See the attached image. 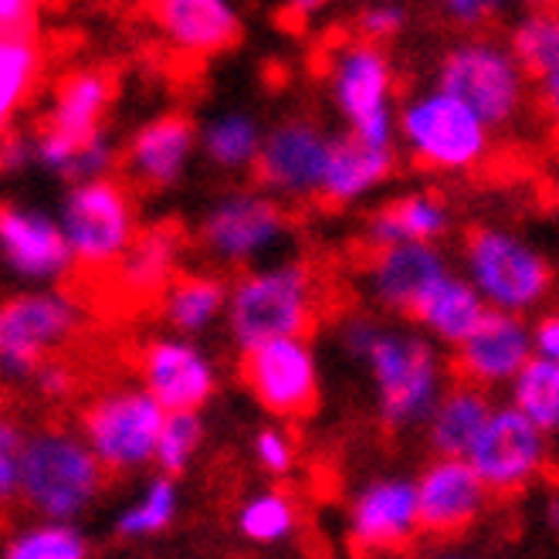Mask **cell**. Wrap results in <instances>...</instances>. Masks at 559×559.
Here are the masks:
<instances>
[{
  "instance_id": "obj_29",
  "label": "cell",
  "mask_w": 559,
  "mask_h": 559,
  "mask_svg": "<svg viewBox=\"0 0 559 559\" xmlns=\"http://www.w3.org/2000/svg\"><path fill=\"white\" fill-rule=\"evenodd\" d=\"M180 261V235L174 227H153V231H140L136 245L122 254V261L112 269L116 288L129 299H150V295H163L177 275Z\"/></svg>"
},
{
  "instance_id": "obj_34",
  "label": "cell",
  "mask_w": 559,
  "mask_h": 559,
  "mask_svg": "<svg viewBox=\"0 0 559 559\" xmlns=\"http://www.w3.org/2000/svg\"><path fill=\"white\" fill-rule=\"evenodd\" d=\"M509 401L533 417L546 435L559 431V359L533 356L509 383Z\"/></svg>"
},
{
  "instance_id": "obj_43",
  "label": "cell",
  "mask_w": 559,
  "mask_h": 559,
  "mask_svg": "<svg viewBox=\"0 0 559 559\" xmlns=\"http://www.w3.org/2000/svg\"><path fill=\"white\" fill-rule=\"evenodd\" d=\"M380 329H383V322H380L377 316H364V312L346 316V319L340 322V349H343L349 359H359V364H364L367 353H370V346H373L377 336H380Z\"/></svg>"
},
{
  "instance_id": "obj_12",
  "label": "cell",
  "mask_w": 559,
  "mask_h": 559,
  "mask_svg": "<svg viewBox=\"0 0 559 559\" xmlns=\"http://www.w3.org/2000/svg\"><path fill=\"white\" fill-rule=\"evenodd\" d=\"M549 457V435L543 427L525 417L512 401L496 404L488 424L481 427L478 441L468 451L472 468L481 475L491 496H519L522 488H530Z\"/></svg>"
},
{
  "instance_id": "obj_13",
  "label": "cell",
  "mask_w": 559,
  "mask_h": 559,
  "mask_svg": "<svg viewBox=\"0 0 559 559\" xmlns=\"http://www.w3.org/2000/svg\"><path fill=\"white\" fill-rule=\"evenodd\" d=\"M251 397L278 420L306 417L319 404V359L309 336H278L241 353Z\"/></svg>"
},
{
  "instance_id": "obj_14",
  "label": "cell",
  "mask_w": 559,
  "mask_h": 559,
  "mask_svg": "<svg viewBox=\"0 0 559 559\" xmlns=\"http://www.w3.org/2000/svg\"><path fill=\"white\" fill-rule=\"evenodd\" d=\"M333 140L336 136L325 133L309 116L275 122L272 129H265V143H261L254 163L258 187H265L282 201H319Z\"/></svg>"
},
{
  "instance_id": "obj_16",
  "label": "cell",
  "mask_w": 559,
  "mask_h": 559,
  "mask_svg": "<svg viewBox=\"0 0 559 559\" xmlns=\"http://www.w3.org/2000/svg\"><path fill=\"white\" fill-rule=\"evenodd\" d=\"M536 356L533 325L519 312L488 309L462 346H454V377L485 390H509L519 370Z\"/></svg>"
},
{
  "instance_id": "obj_38",
  "label": "cell",
  "mask_w": 559,
  "mask_h": 559,
  "mask_svg": "<svg viewBox=\"0 0 559 559\" xmlns=\"http://www.w3.org/2000/svg\"><path fill=\"white\" fill-rule=\"evenodd\" d=\"M407 24V11L397 0H373L364 11L356 14V35L386 45L390 38H397Z\"/></svg>"
},
{
  "instance_id": "obj_8",
  "label": "cell",
  "mask_w": 559,
  "mask_h": 559,
  "mask_svg": "<svg viewBox=\"0 0 559 559\" xmlns=\"http://www.w3.org/2000/svg\"><path fill=\"white\" fill-rule=\"evenodd\" d=\"M167 414L170 411L146 386H109L85 404L79 431L109 475L122 478L156 465V444Z\"/></svg>"
},
{
  "instance_id": "obj_15",
  "label": "cell",
  "mask_w": 559,
  "mask_h": 559,
  "mask_svg": "<svg viewBox=\"0 0 559 559\" xmlns=\"http://www.w3.org/2000/svg\"><path fill=\"white\" fill-rule=\"evenodd\" d=\"M0 254L17 282L38 288L64 282L79 265L61 221L27 204L0 211Z\"/></svg>"
},
{
  "instance_id": "obj_44",
  "label": "cell",
  "mask_w": 559,
  "mask_h": 559,
  "mask_svg": "<svg viewBox=\"0 0 559 559\" xmlns=\"http://www.w3.org/2000/svg\"><path fill=\"white\" fill-rule=\"evenodd\" d=\"M48 0H0V27L4 31H17L27 27L31 17H35Z\"/></svg>"
},
{
  "instance_id": "obj_41",
  "label": "cell",
  "mask_w": 559,
  "mask_h": 559,
  "mask_svg": "<svg viewBox=\"0 0 559 559\" xmlns=\"http://www.w3.org/2000/svg\"><path fill=\"white\" fill-rule=\"evenodd\" d=\"M444 17L465 31H481L488 24H496L502 14H509L519 0H438Z\"/></svg>"
},
{
  "instance_id": "obj_24",
  "label": "cell",
  "mask_w": 559,
  "mask_h": 559,
  "mask_svg": "<svg viewBox=\"0 0 559 559\" xmlns=\"http://www.w3.org/2000/svg\"><path fill=\"white\" fill-rule=\"evenodd\" d=\"M488 309L491 306L481 299L468 275L448 272L424 292V299L411 312V322H417L438 346H462Z\"/></svg>"
},
{
  "instance_id": "obj_26",
  "label": "cell",
  "mask_w": 559,
  "mask_h": 559,
  "mask_svg": "<svg viewBox=\"0 0 559 559\" xmlns=\"http://www.w3.org/2000/svg\"><path fill=\"white\" fill-rule=\"evenodd\" d=\"M451 231V207L438 193H407L377 207L367 221V241L373 248L401 245V241H441Z\"/></svg>"
},
{
  "instance_id": "obj_28",
  "label": "cell",
  "mask_w": 559,
  "mask_h": 559,
  "mask_svg": "<svg viewBox=\"0 0 559 559\" xmlns=\"http://www.w3.org/2000/svg\"><path fill=\"white\" fill-rule=\"evenodd\" d=\"M231 285L214 272H177L159 295V316L180 336H201L227 316Z\"/></svg>"
},
{
  "instance_id": "obj_6",
  "label": "cell",
  "mask_w": 559,
  "mask_h": 559,
  "mask_svg": "<svg viewBox=\"0 0 559 559\" xmlns=\"http://www.w3.org/2000/svg\"><path fill=\"white\" fill-rule=\"evenodd\" d=\"M292 238V217L282 207V197L265 187L227 190L207 207L197 227V248L224 272H245L275 261V254Z\"/></svg>"
},
{
  "instance_id": "obj_46",
  "label": "cell",
  "mask_w": 559,
  "mask_h": 559,
  "mask_svg": "<svg viewBox=\"0 0 559 559\" xmlns=\"http://www.w3.org/2000/svg\"><path fill=\"white\" fill-rule=\"evenodd\" d=\"M533 346H536V356L559 359V312H549L533 325Z\"/></svg>"
},
{
  "instance_id": "obj_37",
  "label": "cell",
  "mask_w": 559,
  "mask_h": 559,
  "mask_svg": "<svg viewBox=\"0 0 559 559\" xmlns=\"http://www.w3.org/2000/svg\"><path fill=\"white\" fill-rule=\"evenodd\" d=\"M204 441V420L197 411H170L163 420L159 444H156V468L167 475H183L193 462V454L201 451Z\"/></svg>"
},
{
  "instance_id": "obj_35",
  "label": "cell",
  "mask_w": 559,
  "mask_h": 559,
  "mask_svg": "<svg viewBox=\"0 0 559 559\" xmlns=\"http://www.w3.org/2000/svg\"><path fill=\"white\" fill-rule=\"evenodd\" d=\"M295 530H299V509H295L292 496L278 488L258 491L238 509V533L254 546L288 543Z\"/></svg>"
},
{
  "instance_id": "obj_49",
  "label": "cell",
  "mask_w": 559,
  "mask_h": 559,
  "mask_svg": "<svg viewBox=\"0 0 559 559\" xmlns=\"http://www.w3.org/2000/svg\"><path fill=\"white\" fill-rule=\"evenodd\" d=\"M525 8H559V0H519Z\"/></svg>"
},
{
  "instance_id": "obj_9",
  "label": "cell",
  "mask_w": 559,
  "mask_h": 559,
  "mask_svg": "<svg viewBox=\"0 0 559 559\" xmlns=\"http://www.w3.org/2000/svg\"><path fill=\"white\" fill-rule=\"evenodd\" d=\"M465 275L491 309L533 312L552 288V265L546 254L506 227H472L465 248Z\"/></svg>"
},
{
  "instance_id": "obj_19",
  "label": "cell",
  "mask_w": 559,
  "mask_h": 559,
  "mask_svg": "<svg viewBox=\"0 0 559 559\" xmlns=\"http://www.w3.org/2000/svg\"><path fill=\"white\" fill-rule=\"evenodd\" d=\"M448 272L451 265L435 241H401L373 248L364 269V288L377 309L411 319L424 292L441 282Z\"/></svg>"
},
{
  "instance_id": "obj_2",
  "label": "cell",
  "mask_w": 559,
  "mask_h": 559,
  "mask_svg": "<svg viewBox=\"0 0 559 559\" xmlns=\"http://www.w3.org/2000/svg\"><path fill=\"white\" fill-rule=\"evenodd\" d=\"M319 309V282L299 258H275L245 269L227 299V333L245 353L265 340L309 336Z\"/></svg>"
},
{
  "instance_id": "obj_27",
  "label": "cell",
  "mask_w": 559,
  "mask_h": 559,
  "mask_svg": "<svg viewBox=\"0 0 559 559\" xmlns=\"http://www.w3.org/2000/svg\"><path fill=\"white\" fill-rule=\"evenodd\" d=\"M109 103H112V79L106 72L98 69L69 72L51 95L45 126L58 129L64 136L88 140L95 133H103Z\"/></svg>"
},
{
  "instance_id": "obj_32",
  "label": "cell",
  "mask_w": 559,
  "mask_h": 559,
  "mask_svg": "<svg viewBox=\"0 0 559 559\" xmlns=\"http://www.w3.org/2000/svg\"><path fill=\"white\" fill-rule=\"evenodd\" d=\"M180 512V491H177V481L174 475L159 472L146 481L143 496L122 509L112 522V533L126 543H143V539H153L159 533H167L174 519Z\"/></svg>"
},
{
  "instance_id": "obj_30",
  "label": "cell",
  "mask_w": 559,
  "mask_h": 559,
  "mask_svg": "<svg viewBox=\"0 0 559 559\" xmlns=\"http://www.w3.org/2000/svg\"><path fill=\"white\" fill-rule=\"evenodd\" d=\"M45 72V48L27 27L4 31L0 38V119H11L31 92L38 88Z\"/></svg>"
},
{
  "instance_id": "obj_39",
  "label": "cell",
  "mask_w": 559,
  "mask_h": 559,
  "mask_svg": "<svg viewBox=\"0 0 559 559\" xmlns=\"http://www.w3.org/2000/svg\"><path fill=\"white\" fill-rule=\"evenodd\" d=\"M24 441L27 431L14 420L0 424V499H17L21 488V462H24Z\"/></svg>"
},
{
  "instance_id": "obj_18",
  "label": "cell",
  "mask_w": 559,
  "mask_h": 559,
  "mask_svg": "<svg viewBox=\"0 0 559 559\" xmlns=\"http://www.w3.org/2000/svg\"><path fill=\"white\" fill-rule=\"evenodd\" d=\"M140 380L167 411H201L217 390V367L190 336L174 333L143 346Z\"/></svg>"
},
{
  "instance_id": "obj_20",
  "label": "cell",
  "mask_w": 559,
  "mask_h": 559,
  "mask_svg": "<svg viewBox=\"0 0 559 559\" xmlns=\"http://www.w3.org/2000/svg\"><path fill=\"white\" fill-rule=\"evenodd\" d=\"M420 536L417 481L377 478L359 488L349 509V539L364 552H393Z\"/></svg>"
},
{
  "instance_id": "obj_47",
  "label": "cell",
  "mask_w": 559,
  "mask_h": 559,
  "mask_svg": "<svg viewBox=\"0 0 559 559\" xmlns=\"http://www.w3.org/2000/svg\"><path fill=\"white\" fill-rule=\"evenodd\" d=\"M325 4L329 0H288V11H292V17L306 21V17H316Z\"/></svg>"
},
{
  "instance_id": "obj_36",
  "label": "cell",
  "mask_w": 559,
  "mask_h": 559,
  "mask_svg": "<svg viewBox=\"0 0 559 559\" xmlns=\"http://www.w3.org/2000/svg\"><path fill=\"white\" fill-rule=\"evenodd\" d=\"M8 559H82L88 556V539L75 522L61 519H38L17 530L8 546Z\"/></svg>"
},
{
  "instance_id": "obj_33",
  "label": "cell",
  "mask_w": 559,
  "mask_h": 559,
  "mask_svg": "<svg viewBox=\"0 0 559 559\" xmlns=\"http://www.w3.org/2000/svg\"><path fill=\"white\" fill-rule=\"evenodd\" d=\"M509 48L533 79L559 69V8H525L509 27Z\"/></svg>"
},
{
  "instance_id": "obj_11",
  "label": "cell",
  "mask_w": 559,
  "mask_h": 559,
  "mask_svg": "<svg viewBox=\"0 0 559 559\" xmlns=\"http://www.w3.org/2000/svg\"><path fill=\"white\" fill-rule=\"evenodd\" d=\"M82 329V306L58 285L21 292L0 309V367L11 383H27Z\"/></svg>"
},
{
  "instance_id": "obj_3",
  "label": "cell",
  "mask_w": 559,
  "mask_h": 559,
  "mask_svg": "<svg viewBox=\"0 0 559 559\" xmlns=\"http://www.w3.org/2000/svg\"><path fill=\"white\" fill-rule=\"evenodd\" d=\"M364 367L373 380L377 417L386 431L397 435L431 420L448 390V367L438 353V343L427 333L383 325Z\"/></svg>"
},
{
  "instance_id": "obj_7",
  "label": "cell",
  "mask_w": 559,
  "mask_h": 559,
  "mask_svg": "<svg viewBox=\"0 0 559 559\" xmlns=\"http://www.w3.org/2000/svg\"><path fill=\"white\" fill-rule=\"evenodd\" d=\"M329 98L349 133L373 146H397V75L380 41L349 38L329 58Z\"/></svg>"
},
{
  "instance_id": "obj_48",
  "label": "cell",
  "mask_w": 559,
  "mask_h": 559,
  "mask_svg": "<svg viewBox=\"0 0 559 559\" xmlns=\"http://www.w3.org/2000/svg\"><path fill=\"white\" fill-rule=\"evenodd\" d=\"M546 522H549V530H552V533H559V496H552V499L546 502Z\"/></svg>"
},
{
  "instance_id": "obj_31",
  "label": "cell",
  "mask_w": 559,
  "mask_h": 559,
  "mask_svg": "<svg viewBox=\"0 0 559 559\" xmlns=\"http://www.w3.org/2000/svg\"><path fill=\"white\" fill-rule=\"evenodd\" d=\"M261 143H265V129L248 112H221L201 129V150L217 170L241 174L254 170Z\"/></svg>"
},
{
  "instance_id": "obj_21",
  "label": "cell",
  "mask_w": 559,
  "mask_h": 559,
  "mask_svg": "<svg viewBox=\"0 0 559 559\" xmlns=\"http://www.w3.org/2000/svg\"><path fill=\"white\" fill-rule=\"evenodd\" d=\"M197 146H201V133L187 116H156L129 136L122 150V170L143 190H170L187 177Z\"/></svg>"
},
{
  "instance_id": "obj_23",
  "label": "cell",
  "mask_w": 559,
  "mask_h": 559,
  "mask_svg": "<svg viewBox=\"0 0 559 559\" xmlns=\"http://www.w3.org/2000/svg\"><path fill=\"white\" fill-rule=\"evenodd\" d=\"M397 167V146H373L356 133H340L329 153V167L322 177L319 201L325 207H353L383 187Z\"/></svg>"
},
{
  "instance_id": "obj_22",
  "label": "cell",
  "mask_w": 559,
  "mask_h": 559,
  "mask_svg": "<svg viewBox=\"0 0 559 559\" xmlns=\"http://www.w3.org/2000/svg\"><path fill=\"white\" fill-rule=\"evenodd\" d=\"M146 8L163 41L190 58L221 55L241 38V14L231 0H146Z\"/></svg>"
},
{
  "instance_id": "obj_10",
  "label": "cell",
  "mask_w": 559,
  "mask_h": 559,
  "mask_svg": "<svg viewBox=\"0 0 559 559\" xmlns=\"http://www.w3.org/2000/svg\"><path fill=\"white\" fill-rule=\"evenodd\" d=\"M58 221L72 241L75 261L88 272H112L140 238L133 193L112 177L75 180L61 197Z\"/></svg>"
},
{
  "instance_id": "obj_40",
  "label": "cell",
  "mask_w": 559,
  "mask_h": 559,
  "mask_svg": "<svg viewBox=\"0 0 559 559\" xmlns=\"http://www.w3.org/2000/svg\"><path fill=\"white\" fill-rule=\"evenodd\" d=\"M251 451H254V462L261 465V472H269L275 478H282L295 468V444L282 427H261L251 441Z\"/></svg>"
},
{
  "instance_id": "obj_17",
  "label": "cell",
  "mask_w": 559,
  "mask_h": 559,
  "mask_svg": "<svg viewBox=\"0 0 559 559\" xmlns=\"http://www.w3.org/2000/svg\"><path fill=\"white\" fill-rule=\"evenodd\" d=\"M491 499L488 485L472 468L468 457L438 454L417 478L420 533L431 539H454L481 519Z\"/></svg>"
},
{
  "instance_id": "obj_4",
  "label": "cell",
  "mask_w": 559,
  "mask_h": 559,
  "mask_svg": "<svg viewBox=\"0 0 559 559\" xmlns=\"http://www.w3.org/2000/svg\"><path fill=\"white\" fill-rule=\"evenodd\" d=\"M491 129L468 103L435 85L401 106L397 136L427 174H472L491 153Z\"/></svg>"
},
{
  "instance_id": "obj_25",
  "label": "cell",
  "mask_w": 559,
  "mask_h": 559,
  "mask_svg": "<svg viewBox=\"0 0 559 559\" xmlns=\"http://www.w3.org/2000/svg\"><path fill=\"white\" fill-rule=\"evenodd\" d=\"M496 401H491V390L457 380L444 390V397L438 401L431 420L424 424L427 444L435 454H451V457H468L472 444L478 441L481 427L488 424Z\"/></svg>"
},
{
  "instance_id": "obj_42",
  "label": "cell",
  "mask_w": 559,
  "mask_h": 559,
  "mask_svg": "<svg viewBox=\"0 0 559 559\" xmlns=\"http://www.w3.org/2000/svg\"><path fill=\"white\" fill-rule=\"evenodd\" d=\"M31 386H35V393L41 401L48 404H64L75 393L79 380H75V370L64 364V359H48V364L31 377Z\"/></svg>"
},
{
  "instance_id": "obj_5",
  "label": "cell",
  "mask_w": 559,
  "mask_h": 559,
  "mask_svg": "<svg viewBox=\"0 0 559 559\" xmlns=\"http://www.w3.org/2000/svg\"><path fill=\"white\" fill-rule=\"evenodd\" d=\"M435 85L468 103L491 129H509L530 106L533 75L515 58L509 41L491 35H465L444 48Z\"/></svg>"
},
{
  "instance_id": "obj_1",
  "label": "cell",
  "mask_w": 559,
  "mask_h": 559,
  "mask_svg": "<svg viewBox=\"0 0 559 559\" xmlns=\"http://www.w3.org/2000/svg\"><path fill=\"white\" fill-rule=\"evenodd\" d=\"M109 468L72 427H38L24 441L17 499L35 519L79 522L103 496Z\"/></svg>"
},
{
  "instance_id": "obj_45",
  "label": "cell",
  "mask_w": 559,
  "mask_h": 559,
  "mask_svg": "<svg viewBox=\"0 0 559 559\" xmlns=\"http://www.w3.org/2000/svg\"><path fill=\"white\" fill-rule=\"evenodd\" d=\"M536 103H539L546 122L552 126V133L559 136V69L536 79Z\"/></svg>"
}]
</instances>
